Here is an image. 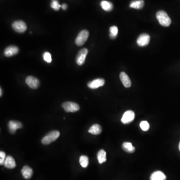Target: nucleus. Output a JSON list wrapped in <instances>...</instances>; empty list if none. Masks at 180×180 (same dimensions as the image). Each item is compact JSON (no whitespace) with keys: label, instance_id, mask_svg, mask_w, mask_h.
<instances>
[{"label":"nucleus","instance_id":"obj_1","mask_svg":"<svg viewBox=\"0 0 180 180\" xmlns=\"http://www.w3.org/2000/svg\"><path fill=\"white\" fill-rule=\"evenodd\" d=\"M157 20L164 27H169L171 25V20L168 15L164 11H159L156 14Z\"/></svg>","mask_w":180,"mask_h":180},{"label":"nucleus","instance_id":"obj_2","mask_svg":"<svg viewBox=\"0 0 180 180\" xmlns=\"http://www.w3.org/2000/svg\"><path fill=\"white\" fill-rule=\"evenodd\" d=\"M60 132L58 131H52L42 139V143L44 145H49L57 139L60 136Z\"/></svg>","mask_w":180,"mask_h":180},{"label":"nucleus","instance_id":"obj_3","mask_svg":"<svg viewBox=\"0 0 180 180\" xmlns=\"http://www.w3.org/2000/svg\"><path fill=\"white\" fill-rule=\"evenodd\" d=\"M89 32L86 30H82L75 40V43L77 46H82L85 43L89 38Z\"/></svg>","mask_w":180,"mask_h":180},{"label":"nucleus","instance_id":"obj_4","mask_svg":"<svg viewBox=\"0 0 180 180\" xmlns=\"http://www.w3.org/2000/svg\"><path fill=\"white\" fill-rule=\"evenodd\" d=\"M12 26L15 31L17 33H24L27 29L26 24L21 20L15 21L12 24Z\"/></svg>","mask_w":180,"mask_h":180},{"label":"nucleus","instance_id":"obj_5","mask_svg":"<svg viewBox=\"0 0 180 180\" xmlns=\"http://www.w3.org/2000/svg\"><path fill=\"white\" fill-rule=\"evenodd\" d=\"M64 110L67 112H76L80 110V107L78 104L74 102H65L62 105Z\"/></svg>","mask_w":180,"mask_h":180},{"label":"nucleus","instance_id":"obj_6","mask_svg":"<svg viewBox=\"0 0 180 180\" xmlns=\"http://www.w3.org/2000/svg\"><path fill=\"white\" fill-rule=\"evenodd\" d=\"M88 53V50L86 48L82 49L79 52L76 58V63L78 65H83L84 64Z\"/></svg>","mask_w":180,"mask_h":180},{"label":"nucleus","instance_id":"obj_7","mask_svg":"<svg viewBox=\"0 0 180 180\" xmlns=\"http://www.w3.org/2000/svg\"><path fill=\"white\" fill-rule=\"evenodd\" d=\"M135 117V114L133 111L129 110L124 113L122 118L121 122L124 124H129L134 120Z\"/></svg>","mask_w":180,"mask_h":180},{"label":"nucleus","instance_id":"obj_8","mask_svg":"<svg viewBox=\"0 0 180 180\" xmlns=\"http://www.w3.org/2000/svg\"><path fill=\"white\" fill-rule=\"evenodd\" d=\"M26 83L28 86L31 89H37L40 85L39 80L35 77L32 76H28L27 78L26 79Z\"/></svg>","mask_w":180,"mask_h":180},{"label":"nucleus","instance_id":"obj_9","mask_svg":"<svg viewBox=\"0 0 180 180\" xmlns=\"http://www.w3.org/2000/svg\"><path fill=\"white\" fill-rule=\"evenodd\" d=\"M150 41V36L147 34H142L137 39V43L140 47H144L149 44Z\"/></svg>","mask_w":180,"mask_h":180},{"label":"nucleus","instance_id":"obj_10","mask_svg":"<svg viewBox=\"0 0 180 180\" xmlns=\"http://www.w3.org/2000/svg\"><path fill=\"white\" fill-rule=\"evenodd\" d=\"M105 83V81L103 79H95V80L88 83V86L90 89H97L100 87L103 86Z\"/></svg>","mask_w":180,"mask_h":180},{"label":"nucleus","instance_id":"obj_11","mask_svg":"<svg viewBox=\"0 0 180 180\" xmlns=\"http://www.w3.org/2000/svg\"><path fill=\"white\" fill-rule=\"evenodd\" d=\"M22 124L20 122L10 121L8 123V128L11 134H15L16 130L22 128Z\"/></svg>","mask_w":180,"mask_h":180},{"label":"nucleus","instance_id":"obj_12","mask_svg":"<svg viewBox=\"0 0 180 180\" xmlns=\"http://www.w3.org/2000/svg\"><path fill=\"white\" fill-rule=\"evenodd\" d=\"M19 49L17 46H10L7 47L4 51V55L7 57H10L18 53Z\"/></svg>","mask_w":180,"mask_h":180},{"label":"nucleus","instance_id":"obj_13","mask_svg":"<svg viewBox=\"0 0 180 180\" xmlns=\"http://www.w3.org/2000/svg\"><path fill=\"white\" fill-rule=\"evenodd\" d=\"M120 80L126 88H129L132 85V83L129 76L125 72H121L120 75Z\"/></svg>","mask_w":180,"mask_h":180},{"label":"nucleus","instance_id":"obj_14","mask_svg":"<svg viewBox=\"0 0 180 180\" xmlns=\"http://www.w3.org/2000/svg\"><path fill=\"white\" fill-rule=\"evenodd\" d=\"M166 175L161 171H156L150 176V180H166Z\"/></svg>","mask_w":180,"mask_h":180},{"label":"nucleus","instance_id":"obj_15","mask_svg":"<svg viewBox=\"0 0 180 180\" xmlns=\"http://www.w3.org/2000/svg\"><path fill=\"white\" fill-rule=\"evenodd\" d=\"M21 172L23 177L26 179H29L33 175V170L29 166H25L21 170Z\"/></svg>","mask_w":180,"mask_h":180},{"label":"nucleus","instance_id":"obj_16","mask_svg":"<svg viewBox=\"0 0 180 180\" xmlns=\"http://www.w3.org/2000/svg\"><path fill=\"white\" fill-rule=\"evenodd\" d=\"M4 165L6 168L11 169L16 167V164L14 159L12 156H8L6 157Z\"/></svg>","mask_w":180,"mask_h":180},{"label":"nucleus","instance_id":"obj_17","mask_svg":"<svg viewBox=\"0 0 180 180\" xmlns=\"http://www.w3.org/2000/svg\"><path fill=\"white\" fill-rule=\"evenodd\" d=\"M144 6V0H135L131 2L130 7L136 9H141L143 8Z\"/></svg>","mask_w":180,"mask_h":180},{"label":"nucleus","instance_id":"obj_18","mask_svg":"<svg viewBox=\"0 0 180 180\" xmlns=\"http://www.w3.org/2000/svg\"><path fill=\"white\" fill-rule=\"evenodd\" d=\"M102 127H101V126L99 124H96L90 127L88 132L92 134L97 135L100 134L102 132Z\"/></svg>","mask_w":180,"mask_h":180},{"label":"nucleus","instance_id":"obj_19","mask_svg":"<svg viewBox=\"0 0 180 180\" xmlns=\"http://www.w3.org/2000/svg\"><path fill=\"white\" fill-rule=\"evenodd\" d=\"M122 149L128 153H133L135 151V148L130 142H125L122 144Z\"/></svg>","mask_w":180,"mask_h":180},{"label":"nucleus","instance_id":"obj_20","mask_svg":"<svg viewBox=\"0 0 180 180\" xmlns=\"http://www.w3.org/2000/svg\"><path fill=\"white\" fill-rule=\"evenodd\" d=\"M106 155H107L106 152L104 150H100L98 152L97 154V159L98 162L100 164L106 162L107 160Z\"/></svg>","mask_w":180,"mask_h":180},{"label":"nucleus","instance_id":"obj_21","mask_svg":"<svg viewBox=\"0 0 180 180\" xmlns=\"http://www.w3.org/2000/svg\"><path fill=\"white\" fill-rule=\"evenodd\" d=\"M101 6L104 10L108 11V12L111 11L113 8L112 3L107 1H103L101 2Z\"/></svg>","mask_w":180,"mask_h":180},{"label":"nucleus","instance_id":"obj_22","mask_svg":"<svg viewBox=\"0 0 180 180\" xmlns=\"http://www.w3.org/2000/svg\"><path fill=\"white\" fill-rule=\"evenodd\" d=\"M80 165L83 168H87L89 165V158L86 156H81L79 159Z\"/></svg>","mask_w":180,"mask_h":180},{"label":"nucleus","instance_id":"obj_23","mask_svg":"<svg viewBox=\"0 0 180 180\" xmlns=\"http://www.w3.org/2000/svg\"><path fill=\"white\" fill-rule=\"evenodd\" d=\"M110 37L112 39L116 38L118 34V29L116 26L111 27L110 28Z\"/></svg>","mask_w":180,"mask_h":180},{"label":"nucleus","instance_id":"obj_24","mask_svg":"<svg viewBox=\"0 0 180 180\" xmlns=\"http://www.w3.org/2000/svg\"><path fill=\"white\" fill-rule=\"evenodd\" d=\"M51 7L55 11H58L61 8V5L59 4V2L58 0H52Z\"/></svg>","mask_w":180,"mask_h":180},{"label":"nucleus","instance_id":"obj_25","mask_svg":"<svg viewBox=\"0 0 180 180\" xmlns=\"http://www.w3.org/2000/svg\"><path fill=\"white\" fill-rule=\"evenodd\" d=\"M140 126L141 129L144 131H147L150 128V125L146 121H143L141 122L140 124Z\"/></svg>","mask_w":180,"mask_h":180},{"label":"nucleus","instance_id":"obj_26","mask_svg":"<svg viewBox=\"0 0 180 180\" xmlns=\"http://www.w3.org/2000/svg\"><path fill=\"white\" fill-rule=\"evenodd\" d=\"M43 59L47 63H50L52 62V56L51 54L49 52L44 53L43 54Z\"/></svg>","mask_w":180,"mask_h":180},{"label":"nucleus","instance_id":"obj_27","mask_svg":"<svg viewBox=\"0 0 180 180\" xmlns=\"http://www.w3.org/2000/svg\"><path fill=\"white\" fill-rule=\"evenodd\" d=\"M6 155L4 152H0V165H2L4 164L6 159Z\"/></svg>","mask_w":180,"mask_h":180},{"label":"nucleus","instance_id":"obj_28","mask_svg":"<svg viewBox=\"0 0 180 180\" xmlns=\"http://www.w3.org/2000/svg\"><path fill=\"white\" fill-rule=\"evenodd\" d=\"M61 7L64 10H67V8H68V5H67V4H64L62 5Z\"/></svg>","mask_w":180,"mask_h":180},{"label":"nucleus","instance_id":"obj_29","mask_svg":"<svg viewBox=\"0 0 180 180\" xmlns=\"http://www.w3.org/2000/svg\"><path fill=\"white\" fill-rule=\"evenodd\" d=\"M2 95V90L1 88L0 89V96L1 97Z\"/></svg>","mask_w":180,"mask_h":180},{"label":"nucleus","instance_id":"obj_30","mask_svg":"<svg viewBox=\"0 0 180 180\" xmlns=\"http://www.w3.org/2000/svg\"><path fill=\"white\" fill-rule=\"evenodd\" d=\"M179 150H180V143H179Z\"/></svg>","mask_w":180,"mask_h":180}]
</instances>
